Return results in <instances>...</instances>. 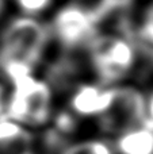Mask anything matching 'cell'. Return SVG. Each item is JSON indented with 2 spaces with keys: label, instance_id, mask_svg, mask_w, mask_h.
<instances>
[{
  "label": "cell",
  "instance_id": "1",
  "mask_svg": "<svg viewBox=\"0 0 153 154\" xmlns=\"http://www.w3.org/2000/svg\"><path fill=\"white\" fill-rule=\"evenodd\" d=\"M94 80L106 85H119L134 72L140 50L132 35L99 31L86 50Z\"/></svg>",
  "mask_w": 153,
  "mask_h": 154
},
{
  "label": "cell",
  "instance_id": "2",
  "mask_svg": "<svg viewBox=\"0 0 153 154\" xmlns=\"http://www.w3.org/2000/svg\"><path fill=\"white\" fill-rule=\"evenodd\" d=\"M56 93L43 77L33 75L7 88L4 115L30 131L50 126Z\"/></svg>",
  "mask_w": 153,
  "mask_h": 154
},
{
  "label": "cell",
  "instance_id": "3",
  "mask_svg": "<svg viewBox=\"0 0 153 154\" xmlns=\"http://www.w3.org/2000/svg\"><path fill=\"white\" fill-rule=\"evenodd\" d=\"M52 43L48 22L15 15L0 31V61L18 60L38 69Z\"/></svg>",
  "mask_w": 153,
  "mask_h": 154
},
{
  "label": "cell",
  "instance_id": "4",
  "mask_svg": "<svg viewBox=\"0 0 153 154\" xmlns=\"http://www.w3.org/2000/svg\"><path fill=\"white\" fill-rule=\"evenodd\" d=\"M48 22L52 42L60 46L62 53L86 51L99 32L91 5L72 0L58 7Z\"/></svg>",
  "mask_w": 153,
  "mask_h": 154
},
{
  "label": "cell",
  "instance_id": "5",
  "mask_svg": "<svg viewBox=\"0 0 153 154\" xmlns=\"http://www.w3.org/2000/svg\"><path fill=\"white\" fill-rule=\"evenodd\" d=\"M115 99V85L96 80H81L67 95L65 107L77 120H99L110 111Z\"/></svg>",
  "mask_w": 153,
  "mask_h": 154
},
{
  "label": "cell",
  "instance_id": "6",
  "mask_svg": "<svg viewBox=\"0 0 153 154\" xmlns=\"http://www.w3.org/2000/svg\"><path fill=\"white\" fill-rule=\"evenodd\" d=\"M115 154H153V127L138 123L111 137Z\"/></svg>",
  "mask_w": 153,
  "mask_h": 154
},
{
  "label": "cell",
  "instance_id": "7",
  "mask_svg": "<svg viewBox=\"0 0 153 154\" xmlns=\"http://www.w3.org/2000/svg\"><path fill=\"white\" fill-rule=\"evenodd\" d=\"M34 133L15 120L0 116V154H18L31 147Z\"/></svg>",
  "mask_w": 153,
  "mask_h": 154
},
{
  "label": "cell",
  "instance_id": "8",
  "mask_svg": "<svg viewBox=\"0 0 153 154\" xmlns=\"http://www.w3.org/2000/svg\"><path fill=\"white\" fill-rule=\"evenodd\" d=\"M60 154H115L108 137H94L65 146Z\"/></svg>",
  "mask_w": 153,
  "mask_h": 154
},
{
  "label": "cell",
  "instance_id": "9",
  "mask_svg": "<svg viewBox=\"0 0 153 154\" xmlns=\"http://www.w3.org/2000/svg\"><path fill=\"white\" fill-rule=\"evenodd\" d=\"M8 3L14 5L18 15L43 19V16L52 11L54 0H8Z\"/></svg>",
  "mask_w": 153,
  "mask_h": 154
},
{
  "label": "cell",
  "instance_id": "10",
  "mask_svg": "<svg viewBox=\"0 0 153 154\" xmlns=\"http://www.w3.org/2000/svg\"><path fill=\"white\" fill-rule=\"evenodd\" d=\"M144 123L153 127V88L145 92V120Z\"/></svg>",
  "mask_w": 153,
  "mask_h": 154
},
{
  "label": "cell",
  "instance_id": "11",
  "mask_svg": "<svg viewBox=\"0 0 153 154\" xmlns=\"http://www.w3.org/2000/svg\"><path fill=\"white\" fill-rule=\"evenodd\" d=\"M8 5H10L8 0H0V19L4 16V14H5V11H7Z\"/></svg>",
  "mask_w": 153,
  "mask_h": 154
},
{
  "label": "cell",
  "instance_id": "12",
  "mask_svg": "<svg viewBox=\"0 0 153 154\" xmlns=\"http://www.w3.org/2000/svg\"><path fill=\"white\" fill-rule=\"evenodd\" d=\"M18 154H38V152H35L33 147H29V149H26V150H23V152H20V153H18Z\"/></svg>",
  "mask_w": 153,
  "mask_h": 154
}]
</instances>
